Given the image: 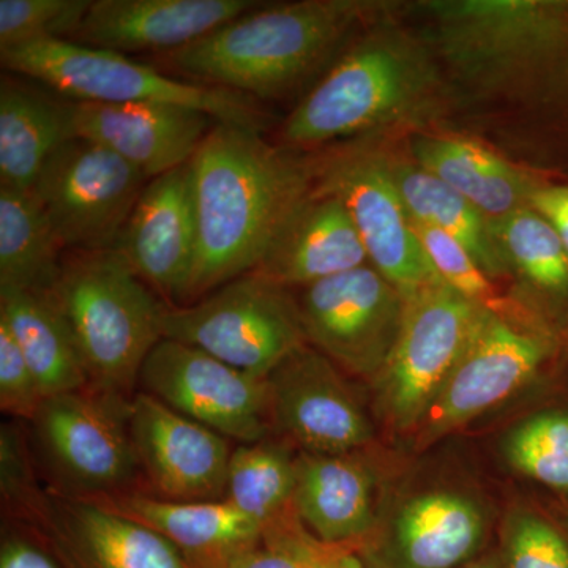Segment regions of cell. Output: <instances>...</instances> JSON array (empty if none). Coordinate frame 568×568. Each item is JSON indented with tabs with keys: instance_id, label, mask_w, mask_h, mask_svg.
Segmentation results:
<instances>
[{
	"instance_id": "obj_16",
	"label": "cell",
	"mask_w": 568,
	"mask_h": 568,
	"mask_svg": "<svg viewBox=\"0 0 568 568\" xmlns=\"http://www.w3.org/2000/svg\"><path fill=\"white\" fill-rule=\"evenodd\" d=\"M339 369L306 345L265 377L272 428L298 452L347 454L375 439L372 418Z\"/></svg>"
},
{
	"instance_id": "obj_25",
	"label": "cell",
	"mask_w": 568,
	"mask_h": 568,
	"mask_svg": "<svg viewBox=\"0 0 568 568\" xmlns=\"http://www.w3.org/2000/svg\"><path fill=\"white\" fill-rule=\"evenodd\" d=\"M410 159L469 201L497 233L514 213L529 207L537 181L477 142L443 134H416Z\"/></svg>"
},
{
	"instance_id": "obj_34",
	"label": "cell",
	"mask_w": 568,
	"mask_h": 568,
	"mask_svg": "<svg viewBox=\"0 0 568 568\" xmlns=\"http://www.w3.org/2000/svg\"><path fill=\"white\" fill-rule=\"evenodd\" d=\"M499 559L503 568H568V534L532 508H511Z\"/></svg>"
},
{
	"instance_id": "obj_2",
	"label": "cell",
	"mask_w": 568,
	"mask_h": 568,
	"mask_svg": "<svg viewBox=\"0 0 568 568\" xmlns=\"http://www.w3.org/2000/svg\"><path fill=\"white\" fill-rule=\"evenodd\" d=\"M447 73L428 39L379 20L346 48L287 115L290 149L377 140L417 129L446 106Z\"/></svg>"
},
{
	"instance_id": "obj_42",
	"label": "cell",
	"mask_w": 568,
	"mask_h": 568,
	"mask_svg": "<svg viewBox=\"0 0 568 568\" xmlns=\"http://www.w3.org/2000/svg\"><path fill=\"white\" fill-rule=\"evenodd\" d=\"M193 568H224L223 564H204V566H192Z\"/></svg>"
},
{
	"instance_id": "obj_36",
	"label": "cell",
	"mask_w": 568,
	"mask_h": 568,
	"mask_svg": "<svg viewBox=\"0 0 568 568\" xmlns=\"http://www.w3.org/2000/svg\"><path fill=\"white\" fill-rule=\"evenodd\" d=\"M315 537L291 515L265 529L256 544L231 556L224 568H308V552Z\"/></svg>"
},
{
	"instance_id": "obj_20",
	"label": "cell",
	"mask_w": 568,
	"mask_h": 568,
	"mask_svg": "<svg viewBox=\"0 0 568 568\" xmlns=\"http://www.w3.org/2000/svg\"><path fill=\"white\" fill-rule=\"evenodd\" d=\"M219 121L178 104L71 100V138L110 149L149 181L192 162Z\"/></svg>"
},
{
	"instance_id": "obj_7",
	"label": "cell",
	"mask_w": 568,
	"mask_h": 568,
	"mask_svg": "<svg viewBox=\"0 0 568 568\" xmlns=\"http://www.w3.org/2000/svg\"><path fill=\"white\" fill-rule=\"evenodd\" d=\"M559 346L544 317L519 304L487 308L443 390L418 424L425 448L503 405L536 379Z\"/></svg>"
},
{
	"instance_id": "obj_14",
	"label": "cell",
	"mask_w": 568,
	"mask_h": 568,
	"mask_svg": "<svg viewBox=\"0 0 568 568\" xmlns=\"http://www.w3.org/2000/svg\"><path fill=\"white\" fill-rule=\"evenodd\" d=\"M297 305L306 343L345 372L372 381L394 349L406 298L365 264L302 287Z\"/></svg>"
},
{
	"instance_id": "obj_11",
	"label": "cell",
	"mask_w": 568,
	"mask_h": 568,
	"mask_svg": "<svg viewBox=\"0 0 568 568\" xmlns=\"http://www.w3.org/2000/svg\"><path fill=\"white\" fill-rule=\"evenodd\" d=\"M313 159V156H312ZM315 190L345 204L364 242L368 264L406 297L443 283L414 233L413 222L376 140L351 141L313 159Z\"/></svg>"
},
{
	"instance_id": "obj_18",
	"label": "cell",
	"mask_w": 568,
	"mask_h": 568,
	"mask_svg": "<svg viewBox=\"0 0 568 568\" xmlns=\"http://www.w3.org/2000/svg\"><path fill=\"white\" fill-rule=\"evenodd\" d=\"M130 433L142 474L159 497L223 499L230 439L144 392L130 403Z\"/></svg>"
},
{
	"instance_id": "obj_13",
	"label": "cell",
	"mask_w": 568,
	"mask_h": 568,
	"mask_svg": "<svg viewBox=\"0 0 568 568\" xmlns=\"http://www.w3.org/2000/svg\"><path fill=\"white\" fill-rule=\"evenodd\" d=\"M62 568H193L166 538L97 500L32 481L6 503Z\"/></svg>"
},
{
	"instance_id": "obj_43",
	"label": "cell",
	"mask_w": 568,
	"mask_h": 568,
	"mask_svg": "<svg viewBox=\"0 0 568 568\" xmlns=\"http://www.w3.org/2000/svg\"><path fill=\"white\" fill-rule=\"evenodd\" d=\"M562 336H564V342H566V346L568 349V324H567L566 331H564Z\"/></svg>"
},
{
	"instance_id": "obj_40",
	"label": "cell",
	"mask_w": 568,
	"mask_h": 568,
	"mask_svg": "<svg viewBox=\"0 0 568 568\" xmlns=\"http://www.w3.org/2000/svg\"><path fill=\"white\" fill-rule=\"evenodd\" d=\"M308 568H365L353 547L324 545L313 540L308 552Z\"/></svg>"
},
{
	"instance_id": "obj_39",
	"label": "cell",
	"mask_w": 568,
	"mask_h": 568,
	"mask_svg": "<svg viewBox=\"0 0 568 568\" xmlns=\"http://www.w3.org/2000/svg\"><path fill=\"white\" fill-rule=\"evenodd\" d=\"M0 568H62L39 540L21 536L3 537Z\"/></svg>"
},
{
	"instance_id": "obj_6",
	"label": "cell",
	"mask_w": 568,
	"mask_h": 568,
	"mask_svg": "<svg viewBox=\"0 0 568 568\" xmlns=\"http://www.w3.org/2000/svg\"><path fill=\"white\" fill-rule=\"evenodd\" d=\"M0 61L10 73L48 85L73 102L178 104L260 132L268 121L260 102L242 93L178 80L129 55L74 41L2 48Z\"/></svg>"
},
{
	"instance_id": "obj_4",
	"label": "cell",
	"mask_w": 568,
	"mask_h": 568,
	"mask_svg": "<svg viewBox=\"0 0 568 568\" xmlns=\"http://www.w3.org/2000/svg\"><path fill=\"white\" fill-rule=\"evenodd\" d=\"M392 7L372 0H301L260 6L204 39L162 55L186 81L256 100L282 99L338 54L353 32Z\"/></svg>"
},
{
	"instance_id": "obj_41",
	"label": "cell",
	"mask_w": 568,
	"mask_h": 568,
	"mask_svg": "<svg viewBox=\"0 0 568 568\" xmlns=\"http://www.w3.org/2000/svg\"><path fill=\"white\" fill-rule=\"evenodd\" d=\"M458 568H503V564H500L499 556H485V558L470 560Z\"/></svg>"
},
{
	"instance_id": "obj_9",
	"label": "cell",
	"mask_w": 568,
	"mask_h": 568,
	"mask_svg": "<svg viewBox=\"0 0 568 568\" xmlns=\"http://www.w3.org/2000/svg\"><path fill=\"white\" fill-rule=\"evenodd\" d=\"M487 306L433 284L406 297L402 331L373 377L376 416L398 433H414L443 390Z\"/></svg>"
},
{
	"instance_id": "obj_1",
	"label": "cell",
	"mask_w": 568,
	"mask_h": 568,
	"mask_svg": "<svg viewBox=\"0 0 568 568\" xmlns=\"http://www.w3.org/2000/svg\"><path fill=\"white\" fill-rule=\"evenodd\" d=\"M190 168L196 254L185 305L253 272L315 186L312 156L302 159L265 141L260 130L233 123L213 126Z\"/></svg>"
},
{
	"instance_id": "obj_29",
	"label": "cell",
	"mask_w": 568,
	"mask_h": 568,
	"mask_svg": "<svg viewBox=\"0 0 568 568\" xmlns=\"http://www.w3.org/2000/svg\"><path fill=\"white\" fill-rule=\"evenodd\" d=\"M65 246L33 192L0 186V290H51Z\"/></svg>"
},
{
	"instance_id": "obj_3",
	"label": "cell",
	"mask_w": 568,
	"mask_h": 568,
	"mask_svg": "<svg viewBox=\"0 0 568 568\" xmlns=\"http://www.w3.org/2000/svg\"><path fill=\"white\" fill-rule=\"evenodd\" d=\"M447 77L491 102L568 106V0H425Z\"/></svg>"
},
{
	"instance_id": "obj_28",
	"label": "cell",
	"mask_w": 568,
	"mask_h": 568,
	"mask_svg": "<svg viewBox=\"0 0 568 568\" xmlns=\"http://www.w3.org/2000/svg\"><path fill=\"white\" fill-rule=\"evenodd\" d=\"M0 321L20 345L44 398L89 388L78 347L47 291L0 290Z\"/></svg>"
},
{
	"instance_id": "obj_21",
	"label": "cell",
	"mask_w": 568,
	"mask_h": 568,
	"mask_svg": "<svg viewBox=\"0 0 568 568\" xmlns=\"http://www.w3.org/2000/svg\"><path fill=\"white\" fill-rule=\"evenodd\" d=\"M260 6L254 0H92L71 41L123 55H166Z\"/></svg>"
},
{
	"instance_id": "obj_23",
	"label": "cell",
	"mask_w": 568,
	"mask_h": 568,
	"mask_svg": "<svg viewBox=\"0 0 568 568\" xmlns=\"http://www.w3.org/2000/svg\"><path fill=\"white\" fill-rule=\"evenodd\" d=\"M295 474L294 511L317 541L354 547L376 528L379 478L364 452H298Z\"/></svg>"
},
{
	"instance_id": "obj_38",
	"label": "cell",
	"mask_w": 568,
	"mask_h": 568,
	"mask_svg": "<svg viewBox=\"0 0 568 568\" xmlns=\"http://www.w3.org/2000/svg\"><path fill=\"white\" fill-rule=\"evenodd\" d=\"M529 207L551 224L568 254V185L538 182L530 193Z\"/></svg>"
},
{
	"instance_id": "obj_19",
	"label": "cell",
	"mask_w": 568,
	"mask_h": 568,
	"mask_svg": "<svg viewBox=\"0 0 568 568\" xmlns=\"http://www.w3.org/2000/svg\"><path fill=\"white\" fill-rule=\"evenodd\" d=\"M112 252L171 306L185 305L196 254L190 163L148 182Z\"/></svg>"
},
{
	"instance_id": "obj_32",
	"label": "cell",
	"mask_w": 568,
	"mask_h": 568,
	"mask_svg": "<svg viewBox=\"0 0 568 568\" xmlns=\"http://www.w3.org/2000/svg\"><path fill=\"white\" fill-rule=\"evenodd\" d=\"M504 458L521 476L568 493V410L532 414L507 433Z\"/></svg>"
},
{
	"instance_id": "obj_15",
	"label": "cell",
	"mask_w": 568,
	"mask_h": 568,
	"mask_svg": "<svg viewBox=\"0 0 568 568\" xmlns=\"http://www.w3.org/2000/svg\"><path fill=\"white\" fill-rule=\"evenodd\" d=\"M141 392L213 432L257 443L272 436L267 381L241 372L200 347L163 338L140 373Z\"/></svg>"
},
{
	"instance_id": "obj_17",
	"label": "cell",
	"mask_w": 568,
	"mask_h": 568,
	"mask_svg": "<svg viewBox=\"0 0 568 568\" xmlns=\"http://www.w3.org/2000/svg\"><path fill=\"white\" fill-rule=\"evenodd\" d=\"M488 514L469 493L433 488L403 497L354 547L365 568H458L476 559Z\"/></svg>"
},
{
	"instance_id": "obj_5",
	"label": "cell",
	"mask_w": 568,
	"mask_h": 568,
	"mask_svg": "<svg viewBox=\"0 0 568 568\" xmlns=\"http://www.w3.org/2000/svg\"><path fill=\"white\" fill-rule=\"evenodd\" d=\"M47 293L78 347L89 388L132 402L170 305L112 250L65 253Z\"/></svg>"
},
{
	"instance_id": "obj_8",
	"label": "cell",
	"mask_w": 568,
	"mask_h": 568,
	"mask_svg": "<svg viewBox=\"0 0 568 568\" xmlns=\"http://www.w3.org/2000/svg\"><path fill=\"white\" fill-rule=\"evenodd\" d=\"M163 338L200 347L254 377H267L308 345L297 298L250 272L185 306H168Z\"/></svg>"
},
{
	"instance_id": "obj_37",
	"label": "cell",
	"mask_w": 568,
	"mask_h": 568,
	"mask_svg": "<svg viewBox=\"0 0 568 568\" xmlns=\"http://www.w3.org/2000/svg\"><path fill=\"white\" fill-rule=\"evenodd\" d=\"M43 399L39 383L20 345L7 324L0 321V407L2 413L32 422Z\"/></svg>"
},
{
	"instance_id": "obj_22",
	"label": "cell",
	"mask_w": 568,
	"mask_h": 568,
	"mask_svg": "<svg viewBox=\"0 0 568 568\" xmlns=\"http://www.w3.org/2000/svg\"><path fill=\"white\" fill-rule=\"evenodd\" d=\"M365 264L368 256L364 242L345 204L313 186L312 193L282 224L253 272L290 290Z\"/></svg>"
},
{
	"instance_id": "obj_31",
	"label": "cell",
	"mask_w": 568,
	"mask_h": 568,
	"mask_svg": "<svg viewBox=\"0 0 568 568\" xmlns=\"http://www.w3.org/2000/svg\"><path fill=\"white\" fill-rule=\"evenodd\" d=\"M497 239L517 272L534 293L552 305L568 302V254L551 224L525 207L503 223Z\"/></svg>"
},
{
	"instance_id": "obj_10",
	"label": "cell",
	"mask_w": 568,
	"mask_h": 568,
	"mask_svg": "<svg viewBox=\"0 0 568 568\" xmlns=\"http://www.w3.org/2000/svg\"><path fill=\"white\" fill-rule=\"evenodd\" d=\"M129 399L84 388L48 396L32 418L41 457L63 495L104 500L134 491L142 470Z\"/></svg>"
},
{
	"instance_id": "obj_30",
	"label": "cell",
	"mask_w": 568,
	"mask_h": 568,
	"mask_svg": "<svg viewBox=\"0 0 568 568\" xmlns=\"http://www.w3.org/2000/svg\"><path fill=\"white\" fill-rule=\"evenodd\" d=\"M297 455L290 440L268 436L239 444L231 454L223 500L252 519L261 530L295 514Z\"/></svg>"
},
{
	"instance_id": "obj_26",
	"label": "cell",
	"mask_w": 568,
	"mask_h": 568,
	"mask_svg": "<svg viewBox=\"0 0 568 568\" xmlns=\"http://www.w3.org/2000/svg\"><path fill=\"white\" fill-rule=\"evenodd\" d=\"M69 140L71 100L21 74H3L0 84V186L32 192L41 168L52 152Z\"/></svg>"
},
{
	"instance_id": "obj_35",
	"label": "cell",
	"mask_w": 568,
	"mask_h": 568,
	"mask_svg": "<svg viewBox=\"0 0 568 568\" xmlns=\"http://www.w3.org/2000/svg\"><path fill=\"white\" fill-rule=\"evenodd\" d=\"M413 227L426 260L440 282L487 308H504L508 304L506 298L496 294L491 278L457 239L426 224L413 222Z\"/></svg>"
},
{
	"instance_id": "obj_24",
	"label": "cell",
	"mask_w": 568,
	"mask_h": 568,
	"mask_svg": "<svg viewBox=\"0 0 568 568\" xmlns=\"http://www.w3.org/2000/svg\"><path fill=\"white\" fill-rule=\"evenodd\" d=\"M174 545L190 566L224 564L263 530L226 500H171L132 491L97 500Z\"/></svg>"
},
{
	"instance_id": "obj_12",
	"label": "cell",
	"mask_w": 568,
	"mask_h": 568,
	"mask_svg": "<svg viewBox=\"0 0 568 568\" xmlns=\"http://www.w3.org/2000/svg\"><path fill=\"white\" fill-rule=\"evenodd\" d=\"M148 182L110 149L71 138L52 152L32 192L65 250L110 252Z\"/></svg>"
},
{
	"instance_id": "obj_27",
	"label": "cell",
	"mask_w": 568,
	"mask_h": 568,
	"mask_svg": "<svg viewBox=\"0 0 568 568\" xmlns=\"http://www.w3.org/2000/svg\"><path fill=\"white\" fill-rule=\"evenodd\" d=\"M386 160L388 173L413 222L436 227L457 239L489 278L511 274L495 230L469 201L413 159L386 152Z\"/></svg>"
},
{
	"instance_id": "obj_33",
	"label": "cell",
	"mask_w": 568,
	"mask_h": 568,
	"mask_svg": "<svg viewBox=\"0 0 568 568\" xmlns=\"http://www.w3.org/2000/svg\"><path fill=\"white\" fill-rule=\"evenodd\" d=\"M92 0H0V50L73 40Z\"/></svg>"
}]
</instances>
